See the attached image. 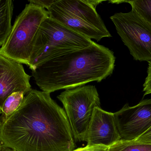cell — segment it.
I'll list each match as a JSON object with an SVG mask.
<instances>
[{"label": "cell", "instance_id": "cell-3", "mask_svg": "<svg viewBox=\"0 0 151 151\" xmlns=\"http://www.w3.org/2000/svg\"><path fill=\"white\" fill-rule=\"evenodd\" d=\"M93 42L49 16L41 24L35 36L27 66L34 71L47 61L88 48Z\"/></svg>", "mask_w": 151, "mask_h": 151}, {"label": "cell", "instance_id": "cell-14", "mask_svg": "<svg viewBox=\"0 0 151 151\" xmlns=\"http://www.w3.org/2000/svg\"><path fill=\"white\" fill-rule=\"evenodd\" d=\"M108 151H151V145L120 140L109 146Z\"/></svg>", "mask_w": 151, "mask_h": 151}, {"label": "cell", "instance_id": "cell-17", "mask_svg": "<svg viewBox=\"0 0 151 151\" xmlns=\"http://www.w3.org/2000/svg\"><path fill=\"white\" fill-rule=\"evenodd\" d=\"M55 0H30L28 1L30 3L38 5L46 9H47L48 10L55 2Z\"/></svg>", "mask_w": 151, "mask_h": 151}, {"label": "cell", "instance_id": "cell-19", "mask_svg": "<svg viewBox=\"0 0 151 151\" xmlns=\"http://www.w3.org/2000/svg\"><path fill=\"white\" fill-rule=\"evenodd\" d=\"M0 151H12V150L5 147L0 141Z\"/></svg>", "mask_w": 151, "mask_h": 151}, {"label": "cell", "instance_id": "cell-1", "mask_svg": "<svg viewBox=\"0 0 151 151\" xmlns=\"http://www.w3.org/2000/svg\"><path fill=\"white\" fill-rule=\"evenodd\" d=\"M50 93L32 89L19 108L0 118V141L16 151H72L76 144L65 111Z\"/></svg>", "mask_w": 151, "mask_h": 151}, {"label": "cell", "instance_id": "cell-10", "mask_svg": "<svg viewBox=\"0 0 151 151\" xmlns=\"http://www.w3.org/2000/svg\"><path fill=\"white\" fill-rule=\"evenodd\" d=\"M120 140L114 113L95 108L85 138L87 145L109 147Z\"/></svg>", "mask_w": 151, "mask_h": 151}, {"label": "cell", "instance_id": "cell-7", "mask_svg": "<svg viewBox=\"0 0 151 151\" xmlns=\"http://www.w3.org/2000/svg\"><path fill=\"white\" fill-rule=\"evenodd\" d=\"M117 33L134 59L151 61V25L132 9L110 17Z\"/></svg>", "mask_w": 151, "mask_h": 151}, {"label": "cell", "instance_id": "cell-2", "mask_svg": "<svg viewBox=\"0 0 151 151\" xmlns=\"http://www.w3.org/2000/svg\"><path fill=\"white\" fill-rule=\"evenodd\" d=\"M114 52L96 43L82 49L59 56L42 64L32 71L35 83L44 92L51 93L100 82L113 73Z\"/></svg>", "mask_w": 151, "mask_h": 151}, {"label": "cell", "instance_id": "cell-12", "mask_svg": "<svg viewBox=\"0 0 151 151\" xmlns=\"http://www.w3.org/2000/svg\"><path fill=\"white\" fill-rule=\"evenodd\" d=\"M23 92H15L9 96L5 100L1 109L2 115L0 118H8L19 108L25 98Z\"/></svg>", "mask_w": 151, "mask_h": 151}, {"label": "cell", "instance_id": "cell-8", "mask_svg": "<svg viewBox=\"0 0 151 151\" xmlns=\"http://www.w3.org/2000/svg\"><path fill=\"white\" fill-rule=\"evenodd\" d=\"M114 113L121 140H135L151 127V98L134 106L127 103Z\"/></svg>", "mask_w": 151, "mask_h": 151}, {"label": "cell", "instance_id": "cell-15", "mask_svg": "<svg viewBox=\"0 0 151 151\" xmlns=\"http://www.w3.org/2000/svg\"><path fill=\"white\" fill-rule=\"evenodd\" d=\"M144 96L151 94V61L148 62L147 76L143 84Z\"/></svg>", "mask_w": 151, "mask_h": 151}, {"label": "cell", "instance_id": "cell-18", "mask_svg": "<svg viewBox=\"0 0 151 151\" xmlns=\"http://www.w3.org/2000/svg\"><path fill=\"white\" fill-rule=\"evenodd\" d=\"M134 141L137 142L151 145V127L145 133Z\"/></svg>", "mask_w": 151, "mask_h": 151}, {"label": "cell", "instance_id": "cell-6", "mask_svg": "<svg viewBox=\"0 0 151 151\" xmlns=\"http://www.w3.org/2000/svg\"><path fill=\"white\" fill-rule=\"evenodd\" d=\"M57 98L63 105L74 140L85 142L94 110L101 107L96 87L84 85L66 90Z\"/></svg>", "mask_w": 151, "mask_h": 151}, {"label": "cell", "instance_id": "cell-16", "mask_svg": "<svg viewBox=\"0 0 151 151\" xmlns=\"http://www.w3.org/2000/svg\"><path fill=\"white\" fill-rule=\"evenodd\" d=\"M108 147L104 145H87L72 151H108Z\"/></svg>", "mask_w": 151, "mask_h": 151}, {"label": "cell", "instance_id": "cell-21", "mask_svg": "<svg viewBox=\"0 0 151 151\" xmlns=\"http://www.w3.org/2000/svg\"><path fill=\"white\" fill-rule=\"evenodd\" d=\"M12 151H16L12 150Z\"/></svg>", "mask_w": 151, "mask_h": 151}, {"label": "cell", "instance_id": "cell-9", "mask_svg": "<svg viewBox=\"0 0 151 151\" xmlns=\"http://www.w3.org/2000/svg\"><path fill=\"white\" fill-rule=\"evenodd\" d=\"M31 76L25 72L22 64L0 54V110L7 98L12 93L31 90Z\"/></svg>", "mask_w": 151, "mask_h": 151}, {"label": "cell", "instance_id": "cell-11", "mask_svg": "<svg viewBox=\"0 0 151 151\" xmlns=\"http://www.w3.org/2000/svg\"><path fill=\"white\" fill-rule=\"evenodd\" d=\"M11 0H0V47L5 43L11 31L13 12Z\"/></svg>", "mask_w": 151, "mask_h": 151}, {"label": "cell", "instance_id": "cell-5", "mask_svg": "<svg viewBox=\"0 0 151 151\" xmlns=\"http://www.w3.org/2000/svg\"><path fill=\"white\" fill-rule=\"evenodd\" d=\"M49 17L48 12L38 5L27 4L17 17L0 54L21 64L28 65L33 41L42 21Z\"/></svg>", "mask_w": 151, "mask_h": 151}, {"label": "cell", "instance_id": "cell-20", "mask_svg": "<svg viewBox=\"0 0 151 151\" xmlns=\"http://www.w3.org/2000/svg\"><path fill=\"white\" fill-rule=\"evenodd\" d=\"M1 110H0V114H1Z\"/></svg>", "mask_w": 151, "mask_h": 151}, {"label": "cell", "instance_id": "cell-4", "mask_svg": "<svg viewBox=\"0 0 151 151\" xmlns=\"http://www.w3.org/2000/svg\"><path fill=\"white\" fill-rule=\"evenodd\" d=\"M47 11L50 17L90 40L111 36L91 0H55Z\"/></svg>", "mask_w": 151, "mask_h": 151}, {"label": "cell", "instance_id": "cell-13", "mask_svg": "<svg viewBox=\"0 0 151 151\" xmlns=\"http://www.w3.org/2000/svg\"><path fill=\"white\" fill-rule=\"evenodd\" d=\"M115 4L128 3L141 17L151 25V0L110 1Z\"/></svg>", "mask_w": 151, "mask_h": 151}]
</instances>
